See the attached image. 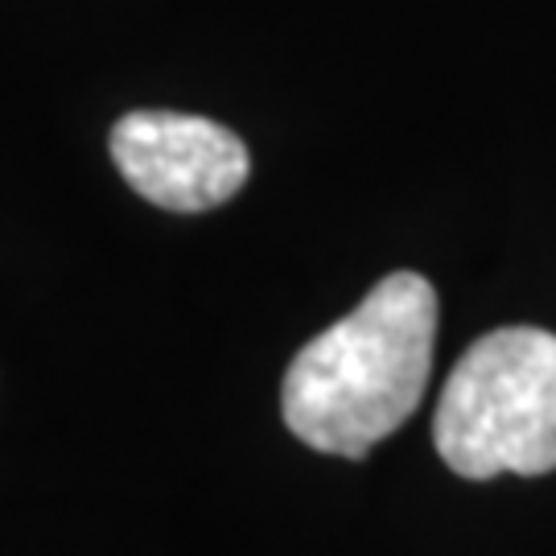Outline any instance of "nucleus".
<instances>
[{"label":"nucleus","instance_id":"f03ea898","mask_svg":"<svg viewBox=\"0 0 556 556\" xmlns=\"http://www.w3.org/2000/svg\"><path fill=\"white\" fill-rule=\"evenodd\" d=\"M433 441L475 482L556 470V334L503 326L478 338L441 388Z\"/></svg>","mask_w":556,"mask_h":556},{"label":"nucleus","instance_id":"7ed1b4c3","mask_svg":"<svg viewBox=\"0 0 556 556\" xmlns=\"http://www.w3.org/2000/svg\"><path fill=\"white\" fill-rule=\"evenodd\" d=\"M112 161L140 199L178 215L215 211L252 174L248 144L231 128L186 112H128L116 119Z\"/></svg>","mask_w":556,"mask_h":556},{"label":"nucleus","instance_id":"f257e3e1","mask_svg":"<svg viewBox=\"0 0 556 556\" xmlns=\"http://www.w3.org/2000/svg\"><path fill=\"white\" fill-rule=\"evenodd\" d=\"M438 293L392 273L346 318L305 342L280 383V413L309 450L367 457L417 413L433 371Z\"/></svg>","mask_w":556,"mask_h":556}]
</instances>
